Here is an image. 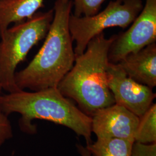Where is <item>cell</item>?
<instances>
[{"label": "cell", "instance_id": "cell-5", "mask_svg": "<svg viewBox=\"0 0 156 156\" xmlns=\"http://www.w3.org/2000/svg\"><path fill=\"white\" fill-rule=\"evenodd\" d=\"M144 7L142 0L111 1L104 11L91 16L76 17L71 13L68 26L75 56L83 53L90 41L109 27L126 28L134 22Z\"/></svg>", "mask_w": 156, "mask_h": 156}, {"label": "cell", "instance_id": "cell-16", "mask_svg": "<svg viewBox=\"0 0 156 156\" xmlns=\"http://www.w3.org/2000/svg\"><path fill=\"white\" fill-rule=\"evenodd\" d=\"M76 146L78 151L81 156H93L86 147H84L83 146L80 144H78Z\"/></svg>", "mask_w": 156, "mask_h": 156}, {"label": "cell", "instance_id": "cell-4", "mask_svg": "<svg viewBox=\"0 0 156 156\" xmlns=\"http://www.w3.org/2000/svg\"><path fill=\"white\" fill-rule=\"evenodd\" d=\"M54 16V10L36 12L31 18L7 28L0 35V80L2 89L9 93L21 90L17 86V66L28 52L45 38Z\"/></svg>", "mask_w": 156, "mask_h": 156}, {"label": "cell", "instance_id": "cell-3", "mask_svg": "<svg viewBox=\"0 0 156 156\" xmlns=\"http://www.w3.org/2000/svg\"><path fill=\"white\" fill-rule=\"evenodd\" d=\"M0 107L7 116L13 113L20 115L19 126L26 133H36V127L32 124L33 120H45L72 129L83 137L87 145L91 143V117L57 87L31 92L20 90L1 95Z\"/></svg>", "mask_w": 156, "mask_h": 156}, {"label": "cell", "instance_id": "cell-15", "mask_svg": "<svg viewBox=\"0 0 156 156\" xmlns=\"http://www.w3.org/2000/svg\"><path fill=\"white\" fill-rule=\"evenodd\" d=\"M131 156H156V143L143 144L134 142Z\"/></svg>", "mask_w": 156, "mask_h": 156}, {"label": "cell", "instance_id": "cell-6", "mask_svg": "<svg viewBox=\"0 0 156 156\" xmlns=\"http://www.w3.org/2000/svg\"><path fill=\"white\" fill-rule=\"evenodd\" d=\"M128 30L115 37L108 59L118 63L124 57L143 49L156 41V0H146L145 6Z\"/></svg>", "mask_w": 156, "mask_h": 156}, {"label": "cell", "instance_id": "cell-11", "mask_svg": "<svg viewBox=\"0 0 156 156\" xmlns=\"http://www.w3.org/2000/svg\"><path fill=\"white\" fill-rule=\"evenodd\" d=\"M134 143L119 138H97L86 147L93 156H131Z\"/></svg>", "mask_w": 156, "mask_h": 156}, {"label": "cell", "instance_id": "cell-17", "mask_svg": "<svg viewBox=\"0 0 156 156\" xmlns=\"http://www.w3.org/2000/svg\"><path fill=\"white\" fill-rule=\"evenodd\" d=\"M2 90V85H1V80H0V96L1 95V91Z\"/></svg>", "mask_w": 156, "mask_h": 156}, {"label": "cell", "instance_id": "cell-12", "mask_svg": "<svg viewBox=\"0 0 156 156\" xmlns=\"http://www.w3.org/2000/svg\"><path fill=\"white\" fill-rule=\"evenodd\" d=\"M135 142L143 144L156 143V104H153L140 117L135 135Z\"/></svg>", "mask_w": 156, "mask_h": 156}, {"label": "cell", "instance_id": "cell-9", "mask_svg": "<svg viewBox=\"0 0 156 156\" xmlns=\"http://www.w3.org/2000/svg\"><path fill=\"white\" fill-rule=\"evenodd\" d=\"M117 64L135 81L151 89L156 87V42L129 54Z\"/></svg>", "mask_w": 156, "mask_h": 156}, {"label": "cell", "instance_id": "cell-8", "mask_svg": "<svg viewBox=\"0 0 156 156\" xmlns=\"http://www.w3.org/2000/svg\"><path fill=\"white\" fill-rule=\"evenodd\" d=\"M140 117L115 104L101 109L91 116V131L97 138H119L135 142Z\"/></svg>", "mask_w": 156, "mask_h": 156}, {"label": "cell", "instance_id": "cell-1", "mask_svg": "<svg viewBox=\"0 0 156 156\" xmlns=\"http://www.w3.org/2000/svg\"><path fill=\"white\" fill-rule=\"evenodd\" d=\"M73 8L72 0H56L44 45L27 67L15 73L19 89L37 91L57 87L72 68L76 56L68 23Z\"/></svg>", "mask_w": 156, "mask_h": 156}, {"label": "cell", "instance_id": "cell-10", "mask_svg": "<svg viewBox=\"0 0 156 156\" xmlns=\"http://www.w3.org/2000/svg\"><path fill=\"white\" fill-rule=\"evenodd\" d=\"M45 0H0V35L11 23L28 19L44 6Z\"/></svg>", "mask_w": 156, "mask_h": 156}, {"label": "cell", "instance_id": "cell-14", "mask_svg": "<svg viewBox=\"0 0 156 156\" xmlns=\"http://www.w3.org/2000/svg\"><path fill=\"white\" fill-rule=\"evenodd\" d=\"M12 136L11 124L8 116L2 112L0 107V147Z\"/></svg>", "mask_w": 156, "mask_h": 156}, {"label": "cell", "instance_id": "cell-2", "mask_svg": "<svg viewBox=\"0 0 156 156\" xmlns=\"http://www.w3.org/2000/svg\"><path fill=\"white\" fill-rule=\"evenodd\" d=\"M115 37L106 38L102 32L91 39L57 87L91 117L97 111L115 104L106 75L109 50Z\"/></svg>", "mask_w": 156, "mask_h": 156}, {"label": "cell", "instance_id": "cell-7", "mask_svg": "<svg viewBox=\"0 0 156 156\" xmlns=\"http://www.w3.org/2000/svg\"><path fill=\"white\" fill-rule=\"evenodd\" d=\"M107 83L115 104L141 117L153 104L156 93L153 89L129 77L117 63L109 62Z\"/></svg>", "mask_w": 156, "mask_h": 156}, {"label": "cell", "instance_id": "cell-13", "mask_svg": "<svg viewBox=\"0 0 156 156\" xmlns=\"http://www.w3.org/2000/svg\"><path fill=\"white\" fill-rule=\"evenodd\" d=\"M106 0H73V13L76 17L91 16L97 14Z\"/></svg>", "mask_w": 156, "mask_h": 156}]
</instances>
